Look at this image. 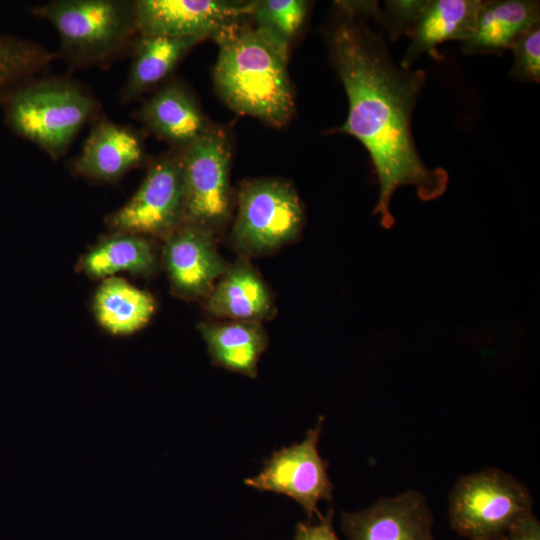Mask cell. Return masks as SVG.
Returning a JSON list of instances; mask_svg holds the SVG:
<instances>
[{
    "mask_svg": "<svg viewBox=\"0 0 540 540\" xmlns=\"http://www.w3.org/2000/svg\"><path fill=\"white\" fill-rule=\"evenodd\" d=\"M332 522V509L326 515H321L316 524L300 522L296 526L294 540H339Z\"/></svg>",
    "mask_w": 540,
    "mask_h": 540,
    "instance_id": "484cf974",
    "label": "cell"
},
{
    "mask_svg": "<svg viewBox=\"0 0 540 540\" xmlns=\"http://www.w3.org/2000/svg\"><path fill=\"white\" fill-rule=\"evenodd\" d=\"M249 20L213 38L219 47L213 73L215 88L236 113L283 127L295 109L287 69L290 44Z\"/></svg>",
    "mask_w": 540,
    "mask_h": 540,
    "instance_id": "7a4b0ae2",
    "label": "cell"
},
{
    "mask_svg": "<svg viewBox=\"0 0 540 540\" xmlns=\"http://www.w3.org/2000/svg\"><path fill=\"white\" fill-rule=\"evenodd\" d=\"M155 310L153 296L124 279L106 278L97 289L93 312L98 323L112 335H130L142 329Z\"/></svg>",
    "mask_w": 540,
    "mask_h": 540,
    "instance_id": "ffe728a7",
    "label": "cell"
},
{
    "mask_svg": "<svg viewBox=\"0 0 540 540\" xmlns=\"http://www.w3.org/2000/svg\"><path fill=\"white\" fill-rule=\"evenodd\" d=\"M514 62L510 77L517 81H540V24L520 35L511 45Z\"/></svg>",
    "mask_w": 540,
    "mask_h": 540,
    "instance_id": "d4e9b609",
    "label": "cell"
},
{
    "mask_svg": "<svg viewBox=\"0 0 540 540\" xmlns=\"http://www.w3.org/2000/svg\"><path fill=\"white\" fill-rule=\"evenodd\" d=\"M324 416H319L314 428L307 431L299 443L276 450L264 461L262 470L245 484L259 491L274 492L295 500L309 520L320 517L318 503L332 500L333 484L328 474L329 464L318 452Z\"/></svg>",
    "mask_w": 540,
    "mask_h": 540,
    "instance_id": "9c48e42d",
    "label": "cell"
},
{
    "mask_svg": "<svg viewBox=\"0 0 540 540\" xmlns=\"http://www.w3.org/2000/svg\"><path fill=\"white\" fill-rule=\"evenodd\" d=\"M237 216L231 240L244 254L273 252L292 242L304 223V210L295 189L280 179L244 182L237 195Z\"/></svg>",
    "mask_w": 540,
    "mask_h": 540,
    "instance_id": "8992f818",
    "label": "cell"
},
{
    "mask_svg": "<svg viewBox=\"0 0 540 540\" xmlns=\"http://www.w3.org/2000/svg\"><path fill=\"white\" fill-rule=\"evenodd\" d=\"M428 0H390L385 2L384 10L378 3L372 18L379 22L388 33L391 41L411 33Z\"/></svg>",
    "mask_w": 540,
    "mask_h": 540,
    "instance_id": "cb8c5ba5",
    "label": "cell"
},
{
    "mask_svg": "<svg viewBox=\"0 0 540 540\" xmlns=\"http://www.w3.org/2000/svg\"><path fill=\"white\" fill-rule=\"evenodd\" d=\"M185 197L180 150L154 159L132 197L108 219L116 232L169 236L184 222Z\"/></svg>",
    "mask_w": 540,
    "mask_h": 540,
    "instance_id": "ba28073f",
    "label": "cell"
},
{
    "mask_svg": "<svg viewBox=\"0 0 540 540\" xmlns=\"http://www.w3.org/2000/svg\"><path fill=\"white\" fill-rule=\"evenodd\" d=\"M376 5L336 2L327 38L349 103L345 122L334 131L353 136L368 151L379 187L375 214L389 228L394 223L391 202L399 188L413 186L422 200L430 201L443 195L449 176L422 160L412 133L426 72L403 68L392 59L384 38L370 27Z\"/></svg>",
    "mask_w": 540,
    "mask_h": 540,
    "instance_id": "6da1fadb",
    "label": "cell"
},
{
    "mask_svg": "<svg viewBox=\"0 0 540 540\" xmlns=\"http://www.w3.org/2000/svg\"><path fill=\"white\" fill-rule=\"evenodd\" d=\"M308 8L303 0L255 1L250 20L290 44L303 26Z\"/></svg>",
    "mask_w": 540,
    "mask_h": 540,
    "instance_id": "603a6c76",
    "label": "cell"
},
{
    "mask_svg": "<svg viewBox=\"0 0 540 540\" xmlns=\"http://www.w3.org/2000/svg\"><path fill=\"white\" fill-rule=\"evenodd\" d=\"M29 11L54 27L57 53L73 69L108 67L138 35L130 0H53Z\"/></svg>",
    "mask_w": 540,
    "mask_h": 540,
    "instance_id": "277c9868",
    "label": "cell"
},
{
    "mask_svg": "<svg viewBox=\"0 0 540 540\" xmlns=\"http://www.w3.org/2000/svg\"><path fill=\"white\" fill-rule=\"evenodd\" d=\"M6 124L51 159L63 157L100 103L83 83L69 76L33 77L3 101Z\"/></svg>",
    "mask_w": 540,
    "mask_h": 540,
    "instance_id": "3957f363",
    "label": "cell"
},
{
    "mask_svg": "<svg viewBox=\"0 0 540 540\" xmlns=\"http://www.w3.org/2000/svg\"><path fill=\"white\" fill-rule=\"evenodd\" d=\"M163 256L173 291L185 298L207 297L228 267L214 232L186 222L166 237Z\"/></svg>",
    "mask_w": 540,
    "mask_h": 540,
    "instance_id": "7c38bea8",
    "label": "cell"
},
{
    "mask_svg": "<svg viewBox=\"0 0 540 540\" xmlns=\"http://www.w3.org/2000/svg\"><path fill=\"white\" fill-rule=\"evenodd\" d=\"M505 537L506 540H540V522L531 513L511 527Z\"/></svg>",
    "mask_w": 540,
    "mask_h": 540,
    "instance_id": "4316f807",
    "label": "cell"
},
{
    "mask_svg": "<svg viewBox=\"0 0 540 540\" xmlns=\"http://www.w3.org/2000/svg\"><path fill=\"white\" fill-rule=\"evenodd\" d=\"M146 160L144 142L136 129L98 115L70 167L85 179L110 183Z\"/></svg>",
    "mask_w": 540,
    "mask_h": 540,
    "instance_id": "4fadbf2b",
    "label": "cell"
},
{
    "mask_svg": "<svg viewBox=\"0 0 540 540\" xmlns=\"http://www.w3.org/2000/svg\"><path fill=\"white\" fill-rule=\"evenodd\" d=\"M255 1L136 0L138 35L214 38L250 17Z\"/></svg>",
    "mask_w": 540,
    "mask_h": 540,
    "instance_id": "30bf717a",
    "label": "cell"
},
{
    "mask_svg": "<svg viewBox=\"0 0 540 540\" xmlns=\"http://www.w3.org/2000/svg\"><path fill=\"white\" fill-rule=\"evenodd\" d=\"M184 184V222L214 230L229 218L231 145L226 131L213 126L179 149Z\"/></svg>",
    "mask_w": 540,
    "mask_h": 540,
    "instance_id": "52a82bcc",
    "label": "cell"
},
{
    "mask_svg": "<svg viewBox=\"0 0 540 540\" xmlns=\"http://www.w3.org/2000/svg\"><path fill=\"white\" fill-rule=\"evenodd\" d=\"M201 41L188 36L137 35L129 51L131 63L119 94L120 103L126 105L165 81Z\"/></svg>",
    "mask_w": 540,
    "mask_h": 540,
    "instance_id": "2e32d148",
    "label": "cell"
},
{
    "mask_svg": "<svg viewBox=\"0 0 540 540\" xmlns=\"http://www.w3.org/2000/svg\"><path fill=\"white\" fill-rule=\"evenodd\" d=\"M483 0H428L409 34L410 45L400 66L411 68L423 54L440 60L438 46L466 41L473 33Z\"/></svg>",
    "mask_w": 540,
    "mask_h": 540,
    "instance_id": "9a60e30c",
    "label": "cell"
},
{
    "mask_svg": "<svg viewBox=\"0 0 540 540\" xmlns=\"http://www.w3.org/2000/svg\"><path fill=\"white\" fill-rule=\"evenodd\" d=\"M535 0L483 1L475 29L463 42L467 54H499L509 50L523 33L540 23Z\"/></svg>",
    "mask_w": 540,
    "mask_h": 540,
    "instance_id": "ac0fdd59",
    "label": "cell"
},
{
    "mask_svg": "<svg viewBox=\"0 0 540 540\" xmlns=\"http://www.w3.org/2000/svg\"><path fill=\"white\" fill-rule=\"evenodd\" d=\"M533 513L528 488L497 468L463 475L448 499L451 527L470 540L504 537L518 521Z\"/></svg>",
    "mask_w": 540,
    "mask_h": 540,
    "instance_id": "5b68a950",
    "label": "cell"
},
{
    "mask_svg": "<svg viewBox=\"0 0 540 540\" xmlns=\"http://www.w3.org/2000/svg\"><path fill=\"white\" fill-rule=\"evenodd\" d=\"M493 540H506V537L504 536V537L493 539Z\"/></svg>",
    "mask_w": 540,
    "mask_h": 540,
    "instance_id": "83f0119b",
    "label": "cell"
},
{
    "mask_svg": "<svg viewBox=\"0 0 540 540\" xmlns=\"http://www.w3.org/2000/svg\"><path fill=\"white\" fill-rule=\"evenodd\" d=\"M81 268L94 278H108L119 272L150 275L156 268V258L144 236L116 232L83 257Z\"/></svg>",
    "mask_w": 540,
    "mask_h": 540,
    "instance_id": "44dd1931",
    "label": "cell"
},
{
    "mask_svg": "<svg viewBox=\"0 0 540 540\" xmlns=\"http://www.w3.org/2000/svg\"><path fill=\"white\" fill-rule=\"evenodd\" d=\"M206 309L217 317L260 322L274 311L270 291L246 261L228 265L206 297Z\"/></svg>",
    "mask_w": 540,
    "mask_h": 540,
    "instance_id": "e0dca14e",
    "label": "cell"
},
{
    "mask_svg": "<svg viewBox=\"0 0 540 540\" xmlns=\"http://www.w3.org/2000/svg\"><path fill=\"white\" fill-rule=\"evenodd\" d=\"M134 117L174 149L188 146L211 127L191 92L176 80L161 86Z\"/></svg>",
    "mask_w": 540,
    "mask_h": 540,
    "instance_id": "5bb4252c",
    "label": "cell"
},
{
    "mask_svg": "<svg viewBox=\"0 0 540 540\" xmlns=\"http://www.w3.org/2000/svg\"><path fill=\"white\" fill-rule=\"evenodd\" d=\"M199 331L213 364L255 378L257 364L267 346L260 322L201 323Z\"/></svg>",
    "mask_w": 540,
    "mask_h": 540,
    "instance_id": "d6986e66",
    "label": "cell"
},
{
    "mask_svg": "<svg viewBox=\"0 0 540 540\" xmlns=\"http://www.w3.org/2000/svg\"><path fill=\"white\" fill-rule=\"evenodd\" d=\"M433 525L426 497L414 489L381 497L365 509L341 514L347 540H435Z\"/></svg>",
    "mask_w": 540,
    "mask_h": 540,
    "instance_id": "8fae6325",
    "label": "cell"
},
{
    "mask_svg": "<svg viewBox=\"0 0 540 540\" xmlns=\"http://www.w3.org/2000/svg\"><path fill=\"white\" fill-rule=\"evenodd\" d=\"M57 58V52L35 41L0 34V106L12 91L42 73Z\"/></svg>",
    "mask_w": 540,
    "mask_h": 540,
    "instance_id": "7402d4cb",
    "label": "cell"
}]
</instances>
